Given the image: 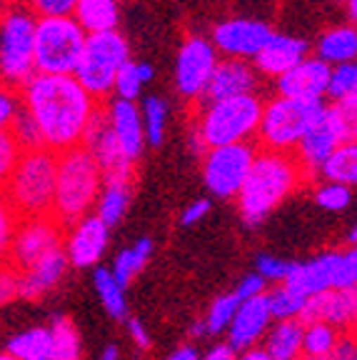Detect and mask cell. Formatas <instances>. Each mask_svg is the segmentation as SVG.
I'll return each mask as SVG.
<instances>
[{"label": "cell", "instance_id": "obj_1", "mask_svg": "<svg viewBox=\"0 0 357 360\" xmlns=\"http://www.w3.org/2000/svg\"><path fill=\"white\" fill-rule=\"evenodd\" d=\"M20 108L38 125L43 148L51 153H65L83 146L90 123L100 110V103L73 75H38L22 85Z\"/></svg>", "mask_w": 357, "mask_h": 360}, {"label": "cell", "instance_id": "obj_2", "mask_svg": "<svg viewBox=\"0 0 357 360\" xmlns=\"http://www.w3.org/2000/svg\"><path fill=\"white\" fill-rule=\"evenodd\" d=\"M305 170L292 153L257 150L252 168L238 193V210L245 225H263L287 198H292L305 183Z\"/></svg>", "mask_w": 357, "mask_h": 360}, {"label": "cell", "instance_id": "obj_3", "mask_svg": "<svg viewBox=\"0 0 357 360\" xmlns=\"http://www.w3.org/2000/svg\"><path fill=\"white\" fill-rule=\"evenodd\" d=\"M103 175L83 146L58 153L56 193H53L51 215L58 223L73 225L75 220L93 213L95 200L100 195Z\"/></svg>", "mask_w": 357, "mask_h": 360}, {"label": "cell", "instance_id": "obj_4", "mask_svg": "<svg viewBox=\"0 0 357 360\" xmlns=\"http://www.w3.org/2000/svg\"><path fill=\"white\" fill-rule=\"evenodd\" d=\"M56 165L58 155L45 148L20 153L11 178L0 191L18 220L51 215L53 193H56Z\"/></svg>", "mask_w": 357, "mask_h": 360}, {"label": "cell", "instance_id": "obj_5", "mask_svg": "<svg viewBox=\"0 0 357 360\" xmlns=\"http://www.w3.org/2000/svg\"><path fill=\"white\" fill-rule=\"evenodd\" d=\"M260 112H263V101L257 93L225 98V101H207L197 105L193 128L197 130L205 148L252 143Z\"/></svg>", "mask_w": 357, "mask_h": 360}, {"label": "cell", "instance_id": "obj_6", "mask_svg": "<svg viewBox=\"0 0 357 360\" xmlns=\"http://www.w3.org/2000/svg\"><path fill=\"white\" fill-rule=\"evenodd\" d=\"M38 18L22 6V0H11L0 8V80L3 88L20 90L35 75L33 68V33Z\"/></svg>", "mask_w": 357, "mask_h": 360}, {"label": "cell", "instance_id": "obj_7", "mask_svg": "<svg viewBox=\"0 0 357 360\" xmlns=\"http://www.w3.org/2000/svg\"><path fill=\"white\" fill-rule=\"evenodd\" d=\"M85 38L73 18H38L33 33V68L38 75H73Z\"/></svg>", "mask_w": 357, "mask_h": 360}, {"label": "cell", "instance_id": "obj_8", "mask_svg": "<svg viewBox=\"0 0 357 360\" xmlns=\"http://www.w3.org/2000/svg\"><path fill=\"white\" fill-rule=\"evenodd\" d=\"M130 60V45L123 33H95L85 38L83 56L78 60L73 78L83 85L85 93L100 103L112 93L120 68Z\"/></svg>", "mask_w": 357, "mask_h": 360}, {"label": "cell", "instance_id": "obj_9", "mask_svg": "<svg viewBox=\"0 0 357 360\" xmlns=\"http://www.w3.org/2000/svg\"><path fill=\"white\" fill-rule=\"evenodd\" d=\"M283 285L302 298H313L325 290H355L357 285V253L355 248H332L315 255L307 263H292L290 276Z\"/></svg>", "mask_w": 357, "mask_h": 360}, {"label": "cell", "instance_id": "obj_10", "mask_svg": "<svg viewBox=\"0 0 357 360\" xmlns=\"http://www.w3.org/2000/svg\"><path fill=\"white\" fill-rule=\"evenodd\" d=\"M323 103L290 101V98H270L263 103L260 123H257L255 138L260 141L263 150L273 153H295L297 143L302 141L305 130L315 120Z\"/></svg>", "mask_w": 357, "mask_h": 360}, {"label": "cell", "instance_id": "obj_11", "mask_svg": "<svg viewBox=\"0 0 357 360\" xmlns=\"http://www.w3.org/2000/svg\"><path fill=\"white\" fill-rule=\"evenodd\" d=\"M355 123L357 118L347 115L337 105L323 103L320 112L315 115V120L305 130L302 141L297 143L295 153H292L300 168L305 170V175H318L320 165L327 160L330 153L340 148L342 143L355 141Z\"/></svg>", "mask_w": 357, "mask_h": 360}, {"label": "cell", "instance_id": "obj_12", "mask_svg": "<svg viewBox=\"0 0 357 360\" xmlns=\"http://www.w3.org/2000/svg\"><path fill=\"white\" fill-rule=\"evenodd\" d=\"M257 148L252 143L207 148L202 155V180L215 198L235 200L252 168Z\"/></svg>", "mask_w": 357, "mask_h": 360}, {"label": "cell", "instance_id": "obj_13", "mask_svg": "<svg viewBox=\"0 0 357 360\" xmlns=\"http://www.w3.org/2000/svg\"><path fill=\"white\" fill-rule=\"evenodd\" d=\"M63 236H65V228L53 215L18 220L11 243V253H8V263L18 273H22V270H28L38 260H43L45 255L60 250Z\"/></svg>", "mask_w": 357, "mask_h": 360}, {"label": "cell", "instance_id": "obj_14", "mask_svg": "<svg viewBox=\"0 0 357 360\" xmlns=\"http://www.w3.org/2000/svg\"><path fill=\"white\" fill-rule=\"evenodd\" d=\"M218 60L220 58L212 48L210 38H202V35L185 38L178 58H175V88H178L180 98L190 103H200Z\"/></svg>", "mask_w": 357, "mask_h": 360}, {"label": "cell", "instance_id": "obj_15", "mask_svg": "<svg viewBox=\"0 0 357 360\" xmlns=\"http://www.w3.org/2000/svg\"><path fill=\"white\" fill-rule=\"evenodd\" d=\"M275 30L265 20L255 18H228L212 28V48L218 56L233 58V60H250L263 51Z\"/></svg>", "mask_w": 357, "mask_h": 360}, {"label": "cell", "instance_id": "obj_16", "mask_svg": "<svg viewBox=\"0 0 357 360\" xmlns=\"http://www.w3.org/2000/svg\"><path fill=\"white\" fill-rule=\"evenodd\" d=\"M83 148L95 160L103 180H135V163H130L125 153L120 150L115 135L110 133L105 118H103V110H98V115L90 123L83 138Z\"/></svg>", "mask_w": 357, "mask_h": 360}, {"label": "cell", "instance_id": "obj_17", "mask_svg": "<svg viewBox=\"0 0 357 360\" xmlns=\"http://www.w3.org/2000/svg\"><path fill=\"white\" fill-rule=\"evenodd\" d=\"M110 228L93 213L67 225V236H63V253L70 268H93L105 255Z\"/></svg>", "mask_w": 357, "mask_h": 360}, {"label": "cell", "instance_id": "obj_18", "mask_svg": "<svg viewBox=\"0 0 357 360\" xmlns=\"http://www.w3.org/2000/svg\"><path fill=\"white\" fill-rule=\"evenodd\" d=\"M302 326L307 323H325L340 333H352L357 321V295L355 290H325L305 300L300 318Z\"/></svg>", "mask_w": 357, "mask_h": 360}, {"label": "cell", "instance_id": "obj_19", "mask_svg": "<svg viewBox=\"0 0 357 360\" xmlns=\"http://www.w3.org/2000/svg\"><path fill=\"white\" fill-rule=\"evenodd\" d=\"M327 78L330 65H325L320 58L307 56L287 73H283L275 80L280 98H290V101H305V103H325L327 93Z\"/></svg>", "mask_w": 357, "mask_h": 360}, {"label": "cell", "instance_id": "obj_20", "mask_svg": "<svg viewBox=\"0 0 357 360\" xmlns=\"http://www.w3.org/2000/svg\"><path fill=\"white\" fill-rule=\"evenodd\" d=\"M103 110L110 133L115 135L117 146L125 153L130 163H138L143 153H145V130H143V118H140L138 103L120 101V98H110Z\"/></svg>", "mask_w": 357, "mask_h": 360}, {"label": "cell", "instance_id": "obj_21", "mask_svg": "<svg viewBox=\"0 0 357 360\" xmlns=\"http://www.w3.org/2000/svg\"><path fill=\"white\" fill-rule=\"evenodd\" d=\"M270 326H273V318H270L265 295L240 300L228 330H225V335H228L225 343H228L235 353H242V350H247V348H257V345L263 343V338H265V333L270 330Z\"/></svg>", "mask_w": 357, "mask_h": 360}, {"label": "cell", "instance_id": "obj_22", "mask_svg": "<svg viewBox=\"0 0 357 360\" xmlns=\"http://www.w3.org/2000/svg\"><path fill=\"white\" fill-rule=\"evenodd\" d=\"M260 85V75L252 68L250 60H233V58H220L212 78L205 88V96L200 103L207 101H225V98H238V96H250L257 93ZM197 103V105H200Z\"/></svg>", "mask_w": 357, "mask_h": 360}, {"label": "cell", "instance_id": "obj_23", "mask_svg": "<svg viewBox=\"0 0 357 360\" xmlns=\"http://www.w3.org/2000/svg\"><path fill=\"white\" fill-rule=\"evenodd\" d=\"M307 56H310L307 40L287 33H273L268 43L263 45V51L252 58V68L257 70V75L278 80L280 75L287 73Z\"/></svg>", "mask_w": 357, "mask_h": 360}, {"label": "cell", "instance_id": "obj_24", "mask_svg": "<svg viewBox=\"0 0 357 360\" xmlns=\"http://www.w3.org/2000/svg\"><path fill=\"white\" fill-rule=\"evenodd\" d=\"M67 258L65 253L56 250V253L45 255L43 260H38L35 265H30L28 270L20 273V298L25 300H40L45 295H51L58 285L63 283V278L67 276Z\"/></svg>", "mask_w": 357, "mask_h": 360}, {"label": "cell", "instance_id": "obj_25", "mask_svg": "<svg viewBox=\"0 0 357 360\" xmlns=\"http://www.w3.org/2000/svg\"><path fill=\"white\" fill-rule=\"evenodd\" d=\"M73 18L85 35L110 33L120 22V0H75Z\"/></svg>", "mask_w": 357, "mask_h": 360}, {"label": "cell", "instance_id": "obj_26", "mask_svg": "<svg viewBox=\"0 0 357 360\" xmlns=\"http://www.w3.org/2000/svg\"><path fill=\"white\" fill-rule=\"evenodd\" d=\"M357 56V30L355 25H335L320 33L318 43H315V58L325 63V65H342V63H355Z\"/></svg>", "mask_w": 357, "mask_h": 360}, {"label": "cell", "instance_id": "obj_27", "mask_svg": "<svg viewBox=\"0 0 357 360\" xmlns=\"http://www.w3.org/2000/svg\"><path fill=\"white\" fill-rule=\"evenodd\" d=\"M133 183L135 180H103L100 195L93 208L95 218H100L108 228L120 223L133 202Z\"/></svg>", "mask_w": 357, "mask_h": 360}, {"label": "cell", "instance_id": "obj_28", "mask_svg": "<svg viewBox=\"0 0 357 360\" xmlns=\"http://www.w3.org/2000/svg\"><path fill=\"white\" fill-rule=\"evenodd\" d=\"M260 348L270 360H302V323L278 321L265 333Z\"/></svg>", "mask_w": 357, "mask_h": 360}, {"label": "cell", "instance_id": "obj_29", "mask_svg": "<svg viewBox=\"0 0 357 360\" xmlns=\"http://www.w3.org/2000/svg\"><path fill=\"white\" fill-rule=\"evenodd\" d=\"M325 96L332 101L340 110L355 118L357 115V65L355 63H342V65L330 68L327 93Z\"/></svg>", "mask_w": 357, "mask_h": 360}, {"label": "cell", "instance_id": "obj_30", "mask_svg": "<svg viewBox=\"0 0 357 360\" xmlns=\"http://www.w3.org/2000/svg\"><path fill=\"white\" fill-rule=\"evenodd\" d=\"M48 330H51V360H83V338L73 318L53 315Z\"/></svg>", "mask_w": 357, "mask_h": 360}, {"label": "cell", "instance_id": "obj_31", "mask_svg": "<svg viewBox=\"0 0 357 360\" xmlns=\"http://www.w3.org/2000/svg\"><path fill=\"white\" fill-rule=\"evenodd\" d=\"M6 353L15 360H51V330H48V326H33L15 333L8 340Z\"/></svg>", "mask_w": 357, "mask_h": 360}, {"label": "cell", "instance_id": "obj_32", "mask_svg": "<svg viewBox=\"0 0 357 360\" xmlns=\"http://www.w3.org/2000/svg\"><path fill=\"white\" fill-rule=\"evenodd\" d=\"M318 175L327 183H340L352 188L357 183V146L355 141L342 143L340 148L330 153L327 160L320 165Z\"/></svg>", "mask_w": 357, "mask_h": 360}, {"label": "cell", "instance_id": "obj_33", "mask_svg": "<svg viewBox=\"0 0 357 360\" xmlns=\"http://www.w3.org/2000/svg\"><path fill=\"white\" fill-rule=\"evenodd\" d=\"M152 78H155V70H152L150 63H140L130 58V60L120 68L115 85H112V93H115V98H120V101L135 103L138 98H143V90H145V85L152 83Z\"/></svg>", "mask_w": 357, "mask_h": 360}, {"label": "cell", "instance_id": "obj_34", "mask_svg": "<svg viewBox=\"0 0 357 360\" xmlns=\"http://www.w3.org/2000/svg\"><path fill=\"white\" fill-rule=\"evenodd\" d=\"M140 118H143V130H145V146L157 148L165 141L168 130L170 105L162 96H145L140 103Z\"/></svg>", "mask_w": 357, "mask_h": 360}, {"label": "cell", "instance_id": "obj_35", "mask_svg": "<svg viewBox=\"0 0 357 360\" xmlns=\"http://www.w3.org/2000/svg\"><path fill=\"white\" fill-rule=\"evenodd\" d=\"M150 255H152V240L150 238H140L135 245L120 250L117 258L112 260V268H110L112 278H115L123 288H128V283L148 265Z\"/></svg>", "mask_w": 357, "mask_h": 360}, {"label": "cell", "instance_id": "obj_36", "mask_svg": "<svg viewBox=\"0 0 357 360\" xmlns=\"http://www.w3.org/2000/svg\"><path fill=\"white\" fill-rule=\"evenodd\" d=\"M340 335H345V333L325 326V323L302 326V360H327Z\"/></svg>", "mask_w": 357, "mask_h": 360}, {"label": "cell", "instance_id": "obj_37", "mask_svg": "<svg viewBox=\"0 0 357 360\" xmlns=\"http://www.w3.org/2000/svg\"><path fill=\"white\" fill-rule=\"evenodd\" d=\"M95 290L100 298L103 308L110 318L115 321H125L128 318V300H125V288L112 278V273L108 268H98L93 276Z\"/></svg>", "mask_w": 357, "mask_h": 360}, {"label": "cell", "instance_id": "obj_38", "mask_svg": "<svg viewBox=\"0 0 357 360\" xmlns=\"http://www.w3.org/2000/svg\"><path fill=\"white\" fill-rule=\"evenodd\" d=\"M265 303H268L270 318L278 321H297L305 308V298L290 290L287 285H275L273 290H265Z\"/></svg>", "mask_w": 357, "mask_h": 360}, {"label": "cell", "instance_id": "obj_39", "mask_svg": "<svg viewBox=\"0 0 357 360\" xmlns=\"http://www.w3.org/2000/svg\"><path fill=\"white\" fill-rule=\"evenodd\" d=\"M238 305H240V300H238L235 292H228V295H220V298L212 300L210 310H207V315L202 318L205 333H210V335H220V333L228 330V326H230V321H233Z\"/></svg>", "mask_w": 357, "mask_h": 360}, {"label": "cell", "instance_id": "obj_40", "mask_svg": "<svg viewBox=\"0 0 357 360\" xmlns=\"http://www.w3.org/2000/svg\"><path fill=\"white\" fill-rule=\"evenodd\" d=\"M8 133H11V138L15 141V146L20 148V153L40 150V148H43V138H40L38 125L33 123V118H30V115L22 110V108L18 110L15 120L11 123Z\"/></svg>", "mask_w": 357, "mask_h": 360}, {"label": "cell", "instance_id": "obj_41", "mask_svg": "<svg viewBox=\"0 0 357 360\" xmlns=\"http://www.w3.org/2000/svg\"><path fill=\"white\" fill-rule=\"evenodd\" d=\"M315 200H318L320 208L330 210V213H340V210H345L352 202V188L323 180V183L315 188Z\"/></svg>", "mask_w": 357, "mask_h": 360}, {"label": "cell", "instance_id": "obj_42", "mask_svg": "<svg viewBox=\"0 0 357 360\" xmlns=\"http://www.w3.org/2000/svg\"><path fill=\"white\" fill-rule=\"evenodd\" d=\"M290 268H292V263H287V260L278 258V255L263 253V255H257V270H255V273L263 278L265 283L283 285L285 278L290 276Z\"/></svg>", "mask_w": 357, "mask_h": 360}, {"label": "cell", "instance_id": "obj_43", "mask_svg": "<svg viewBox=\"0 0 357 360\" xmlns=\"http://www.w3.org/2000/svg\"><path fill=\"white\" fill-rule=\"evenodd\" d=\"M22 6L35 18H70L75 0H22Z\"/></svg>", "mask_w": 357, "mask_h": 360}, {"label": "cell", "instance_id": "obj_44", "mask_svg": "<svg viewBox=\"0 0 357 360\" xmlns=\"http://www.w3.org/2000/svg\"><path fill=\"white\" fill-rule=\"evenodd\" d=\"M18 218L6 202V198L0 195V265L8 263V253H11L13 233H15Z\"/></svg>", "mask_w": 357, "mask_h": 360}, {"label": "cell", "instance_id": "obj_45", "mask_svg": "<svg viewBox=\"0 0 357 360\" xmlns=\"http://www.w3.org/2000/svg\"><path fill=\"white\" fill-rule=\"evenodd\" d=\"M20 300V273L11 263L0 265V308Z\"/></svg>", "mask_w": 357, "mask_h": 360}, {"label": "cell", "instance_id": "obj_46", "mask_svg": "<svg viewBox=\"0 0 357 360\" xmlns=\"http://www.w3.org/2000/svg\"><path fill=\"white\" fill-rule=\"evenodd\" d=\"M18 158H20V148L15 146L11 133H0V191L6 186V180L11 178Z\"/></svg>", "mask_w": 357, "mask_h": 360}, {"label": "cell", "instance_id": "obj_47", "mask_svg": "<svg viewBox=\"0 0 357 360\" xmlns=\"http://www.w3.org/2000/svg\"><path fill=\"white\" fill-rule=\"evenodd\" d=\"M18 110H20V98H18L15 90L0 88V133H8Z\"/></svg>", "mask_w": 357, "mask_h": 360}, {"label": "cell", "instance_id": "obj_48", "mask_svg": "<svg viewBox=\"0 0 357 360\" xmlns=\"http://www.w3.org/2000/svg\"><path fill=\"white\" fill-rule=\"evenodd\" d=\"M265 290H268V283L257 276V273H250V276H245L240 283H238V288H235L233 292L238 295V300H250V298L265 295Z\"/></svg>", "mask_w": 357, "mask_h": 360}, {"label": "cell", "instance_id": "obj_49", "mask_svg": "<svg viewBox=\"0 0 357 360\" xmlns=\"http://www.w3.org/2000/svg\"><path fill=\"white\" fill-rule=\"evenodd\" d=\"M210 208H212V202L207 200V198H197V200H193L190 205H185L183 208V213H180V223L183 225L200 223V220L210 213Z\"/></svg>", "mask_w": 357, "mask_h": 360}, {"label": "cell", "instance_id": "obj_50", "mask_svg": "<svg viewBox=\"0 0 357 360\" xmlns=\"http://www.w3.org/2000/svg\"><path fill=\"white\" fill-rule=\"evenodd\" d=\"M327 360H357V343L352 333H345L340 335L337 345L332 348V353L327 355Z\"/></svg>", "mask_w": 357, "mask_h": 360}, {"label": "cell", "instance_id": "obj_51", "mask_svg": "<svg viewBox=\"0 0 357 360\" xmlns=\"http://www.w3.org/2000/svg\"><path fill=\"white\" fill-rule=\"evenodd\" d=\"M128 333H130V338H133V343L138 345L140 350H148L152 345L150 333H148L145 323L138 321V318H128Z\"/></svg>", "mask_w": 357, "mask_h": 360}, {"label": "cell", "instance_id": "obj_52", "mask_svg": "<svg viewBox=\"0 0 357 360\" xmlns=\"http://www.w3.org/2000/svg\"><path fill=\"white\" fill-rule=\"evenodd\" d=\"M235 358H238V353L228 343L212 345L210 350H205V355L200 353V360H235Z\"/></svg>", "mask_w": 357, "mask_h": 360}, {"label": "cell", "instance_id": "obj_53", "mask_svg": "<svg viewBox=\"0 0 357 360\" xmlns=\"http://www.w3.org/2000/svg\"><path fill=\"white\" fill-rule=\"evenodd\" d=\"M165 360H200V350L193 345H183V348L173 350Z\"/></svg>", "mask_w": 357, "mask_h": 360}, {"label": "cell", "instance_id": "obj_54", "mask_svg": "<svg viewBox=\"0 0 357 360\" xmlns=\"http://www.w3.org/2000/svg\"><path fill=\"white\" fill-rule=\"evenodd\" d=\"M235 360H270V358H268V353L257 345V348H247V350H242V353H238Z\"/></svg>", "mask_w": 357, "mask_h": 360}, {"label": "cell", "instance_id": "obj_55", "mask_svg": "<svg viewBox=\"0 0 357 360\" xmlns=\"http://www.w3.org/2000/svg\"><path fill=\"white\" fill-rule=\"evenodd\" d=\"M100 360H120V350H117L115 345H108V348L103 350Z\"/></svg>", "mask_w": 357, "mask_h": 360}, {"label": "cell", "instance_id": "obj_56", "mask_svg": "<svg viewBox=\"0 0 357 360\" xmlns=\"http://www.w3.org/2000/svg\"><path fill=\"white\" fill-rule=\"evenodd\" d=\"M342 6H347V15H350V25H352L357 18V0H345Z\"/></svg>", "mask_w": 357, "mask_h": 360}, {"label": "cell", "instance_id": "obj_57", "mask_svg": "<svg viewBox=\"0 0 357 360\" xmlns=\"http://www.w3.org/2000/svg\"><path fill=\"white\" fill-rule=\"evenodd\" d=\"M190 333H193V338H200L202 333H205V326H202V321H200V323H195V326H193V330H190Z\"/></svg>", "mask_w": 357, "mask_h": 360}, {"label": "cell", "instance_id": "obj_58", "mask_svg": "<svg viewBox=\"0 0 357 360\" xmlns=\"http://www.w3.org/2000/svg\"><path fill=\"white\" fill-rule=\"evenodd\" d=\"M0 360H15V358H13V355H8L6 350H0Z\"/></svg>", "mask_w": 357, "mask_h": 360}, {"label": "cell", "instance_id": "obj_59", "mask_svg": "<svg viewBox=\"0 0 357 360\" xmlns=\"http://www.w3.org/2000/svg\"><path fill=\"white\" fill-rule=\"evenodd\" d=\"M330 3H345V0H330Z\"/></svg>", "mask_w": 357, "mask_h": 360}]
</instances>
